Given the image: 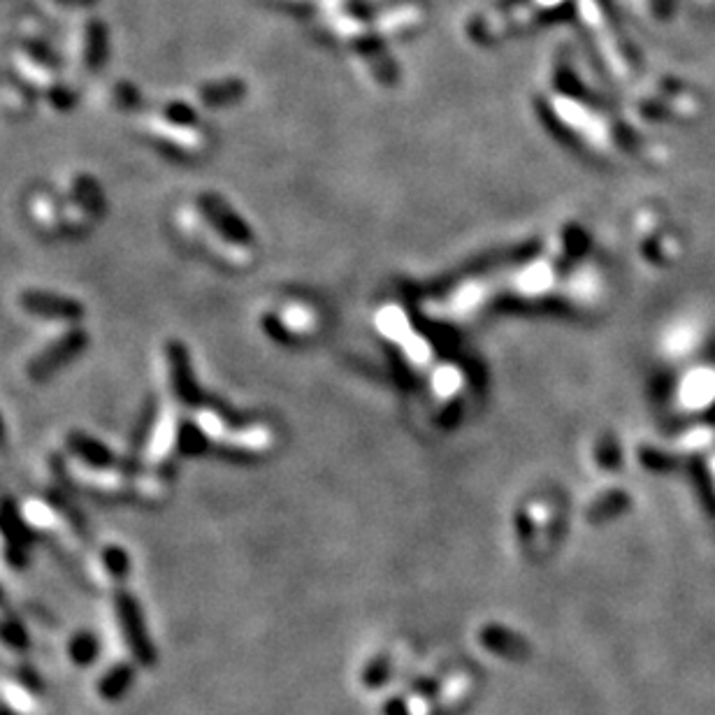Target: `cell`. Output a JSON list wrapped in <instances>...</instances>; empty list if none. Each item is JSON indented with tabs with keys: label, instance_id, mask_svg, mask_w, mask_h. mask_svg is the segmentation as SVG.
Instances as JSON below:
<instances>
[{
	"label": "cell",
	"instance_id": "6da1fadb",
	"mask_svg": "<svg viewBox=\"0 0 715 715\" xmlns=\"http://www.w3.org/2000/svg\"><path fill=\"white\" fill-rule=\"evenodd\" d=\"M114 613H117V625L121 634H124V641L137 667H156L158 648L149 637V627L147 620H144L140 602L130 592L121 590L114 595Z\"/></svg>",
	"mask_w": 715,
	"mask_h": 715
},
{
	"label": "cell",
	"instance_id": "5b68a950",
	"mask_svg": "<svg viewBox=\"0 0 715 715\" xmlns=\"http://www.w3.org/2000/svg\"><path fill=\"white\" fill-rule=\"evenodd\" d=\"M481 644L490 653H495L502 660L525 662L530 657V644L518 637V634L504 630V627L490 625L481 632Z\"/></svg>",
	"mask_w": 715,
	"mask_h": 715
},
{
	"label": "cell",
	"instance_id": "8fae6325",
	"mask_svg": "<svg viewBox=\"0 0 715 715\" xmlns=\"http://www.w3.org/2000/svg\"><path fill=\"white\" fill-rule=\"evenodd\" d=\"M0 644L14 653H26L31 648V632L19 618L3 616L0 618Z\"/></svg>",
	"mask_w": 715,
	"mask_h": 715
},
{
	"label": "cell",
	"instance_id": "30bf717a",
	"mask_svg": "<svg viewBox=\"0 0 715 715\" xmlns=\"http://www.w3.org/2000/svg\"><path fill=\"white\" fill-rule=\"evenodd\" d=\"M68 657L75 667H91L100 657V641L93 632H75L68 641Z\"/></svg>",
	"mask_w": 715,
	"mask_h": 715
},
{
	"label": "cell",
	"instance_id": "9a60e30c",
	"mask_svg": "<svg viewBox=\"0 0 715 715\" xmlns=\"http://www.w3.org/2000/svg\"><path fill=\"white\" fill-rule=\"evenodd\" d=\"M0 715H17V713H14V711L10 709V706H3V704H0Z\"/></svg>",
	"mask_w": 715,
	"mask_h": 715
},
{
	"label": "cell",
	"instance_id": "5bb4252c",
	"mask_svg": "<svg viewBox=\"0 0 715 715\" xmlns=\"http://www.w3.org/2000/svg\"><path fill=\"white\" fill-rule=\"evenodd\" d=\"M384 715H411V711L404 699H390L384 709Z\"/></svg>",
	"mask_w": 715,
	"mask_h": 715
},
{
	"label": "cell",
	"instance_id": "e0dca14e",
	"mask_svg": "<svg viewBox=\"0 0 715 715\" xmlns=\"http://www.w3.org/2000/svg\"><path fill=\"white\" fill-rule=\"evenodd\" d=\"M3 604H5V592H3V588H0V606Z\"/></svg>",
	"mask_w": 715,
	"mask_h": 715
},
{
	"label": "cell",
	"instance_id": "52a82bcc",
	"mask_svg": "<svg viewBox=\"0 0 715 715\" xmlns=\"http://www.w3.org/2000/svg\"><path fill=\"white\" fill-rule=\"evenodd\" d=\"M200 209L202 214L214 223L219 233L230 237V240H247V228L242 226L240 219H237L228 207H223L219 200L212 198V195H207V198L200 200Z\"/></svg>",
	"mask_w": 715,
	"mask_h": 715
},
{
	"label": "cell",
	"instance_id": "7c38bea8",
	"mask_svg": "<svg viewBox=\"0 0 715 715\" xmlns=\"http://www.w3.org/2000/svg\"><path fill=\"white\" fill-rule=\"evenodd\" d=\"M103 565L107 569V574L112 576V579L124 581L126 576L130 574V558L124 548L119 546H110L103 551Z\"/></svg>",
	"mask_w": 715,
	"mask_h": 715
},
{
	"label": "cell",
	"instance_id": "8992f818",
	"mask_svg": "<svg viewBox=\"0 0 715 715\" xmlns=\"http://www.w3.org/2000/svg\"><path fill=\"white\" fill-rule=\"evenodd\" d=\"M137 678V669L130 662H117L98 678L96 692L107 704H117L124 699Z\"/></svg>",
	"mask_w": 715,
	"mask_h": 715
},
{
	"label": "cell",
	"instance_id": "9c48e42d",
	"mask_svg": "<svg viewBox=\"0 0 715 715\" xmlns=\"http://www.w3.org/2000/svg\"><path fill=\"white\" fill-rule=\"evenodd\" d=\"M70 449L77 455V458H82L86 465H91V467H107L114 462L112 453L105 444H100L98 439H93L89 435H82V432L70 435Z\"/></svg>",
	"mask_w": 715,
	"mask_h": 715
},
{
	"label": "cell",
	"instance_id": "4fadbf2b",
	"mask_svg": "<svg viewBox=\"0 0 715 715\" xmlns=\"http://www.w3.org/2000/svg\"><path fill=\"white\" fill-rule=\"evenodd\" d=\"M390 678V660L386 655L374 657V660L367 664L363 671V685L365 688H381V685L388 683Z\"/></svg>",
	"mask_w": 715,
	"mask_h": 715
},
{
	"label": "cell",
	"instance_id": "ba28073f",
	"mask_svg": "<svg viewBox=\"0 0 715 715\" xmlns=\"http://www.w3.org/2000/svg\"><path fill=\"white\" fill-rule=\"evenodd\" d=\"M170 367H172V384L177 388L179 400L193 404L195 402V384L189 372V360L186 351L179 344H170Z\"/></svg>",
	"mask_w": 715,
	"mask_h": 715
},
{
	"label": "cell",
	"instance_id": "7a4b0ae2",
	"mask_svg": "<svg viewBox=\"0 0 715 715\" xmlns=\"http://www.w3.org/2000/svg\"><path fill=\"white\" fill-rule=\"evenodd\" d=\"M86 342H89V337H86L84 330L72 328L65 332L63 337L56 339L52 346H47V349L33 360L31 367H28L31 379L45 381L52 377L54 372H59L61 367L68 365L70 360L77 356V353H82L86 349Z\"/></svg>",
	"mask_w": 715,
	"mask_h": 715
},
{
	"label": "cell",
	"instance_id": "277c9868",
	"mask_svg": "<svg viewBox=\"0 0 715 715\" xmlns=\"http://www.w3.org/2000/svg\"><path fill=\"white\" fill-rule=\"evenodd\" d=\"M0 530H3L7 539L5 555L10 565L24 569L28 560V546H31V534H28L26 525H21L17 511L7 507V504L3 507V514H0Z\"/></svg>",
	"mask_w": 715,
	"mask_h": 715
},
{
	"label": "cell",
	"instance_id": "3957f363",
	"mask_svg": "<svg viewBox=\"0 0 715 715\" xmlns=\"http://www.w3.org/2000/svg\"><path fill=\"white\" fill-rule=\"evenodd\" d=\"M21 307L28 314L40 316V319L54 321H79L84 316V305L77 300L65 298L61 293L52 291H28L21 295Z\"/></svg>",
	"mask_w": 715,
	"mask_h": 715
},
{
	"label": "cell",
	"instance_id": "2e32d148",
	"mask_svg": "<svg viewBox=\"0 0 715 715\" xmlns=\"http://www.w3.org/2000/svg\"><path fill=\"white\" fill-rule=\"evenodd\" d=\"M3 437H5V425H3V418H0V442H3Z\"/></svg>",
	"mask_w": 715,
	"mask_h": 715
}]
</instances>
